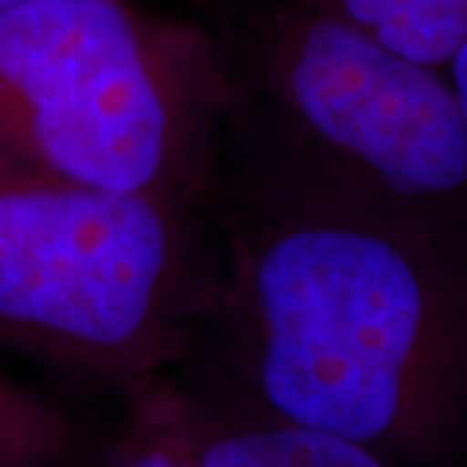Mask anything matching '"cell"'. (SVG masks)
Returning <instances> with one entry per match:
<instances>
[{
	"instance_id": "obj_10",
	"label": "cell",
	"mask_w": 467,
	"mask_h": 467,
	"mask_svg": "<svg viewBox=\"0 0 467 467\" xmlns=\"http://www.w3.org/2000/svg\"><path fill=\"white\" fill-rule=\"evenodd\" d=\"M24 3H32V0H0V14L16 8V5H24Z\"/></svg>"
},
{
	"instance_id": "obj_8",
	"label": "cell",
	"mask_w": 467,
	"mask_h": 467,
	"mask_svg": "<svg viewBox=\"0 0 467 467\" xmlns=\"http://www.w3.org/2000/svg\"><path fill=\"white\" fill-rule=\"evenodd\" d=\"M112 467H201L187 429L184 398L149 387L135 400Z\"/></svg>"
},
{
	"instance_id": "obj_7",
	"label": "cell",
	"mask_w": 467,
	"mask_h": 467,
	"mask_svg": "<svg viewBox=\"0 0 467 467\" xmlns=\"http://www.w3.org/2000/svg\"><path fill=\"white\" fill-rule=\"evenodd\" d=\"M73 444L55 405L0 374V467H66Z\"/></svg>"
},
{
	"instance_id": "obj_6",
	"label": "cell",
	"mask_w": 467,
	"mask_h": 467,
	"mask_svg": "<svg viewBox=\"0 0 467 467\" xmlns=\"http://www.w3.org/2000/svg\"><path fill=\"white\" fill-rule=\"evenodd\" d=\"M423 67H447L467 42V0H312Z\"/></svg>"
},
{
	"instance_id": "obj_2",
	"label": "cell",
	"mask_w": 467,
	"mask_h": 467,
	"mask_svg": "<svg viewBox=\"0 0 467 467\" xmlns=\"http://www.w3.org/2000/svg\"><path fill=\"white\" fill-rule=\"evenodd\" d=\"M221 55L122 0L0 14V169L190 201L211 177Z\"/></svg>"
},
{
	"instance_id": "obj_4",
	"label": "cell",
	"mask_w": 467,
	"mask_h": 467,
	"mask_svg": "<svg viewBox=\"0 0 467 467\" xmlns=\"http://www.w3.org/2000/svg\"><path fill=\"white\" fill-rule=\"evenodd\" d=\"M190 201L0 169V340L88 377L140 382L208 312Z\"/></svg>"
},
{
	"instance_id": "obj_3",
	"label": "cell",
	"mask_w": 467,
	"mask_h": 467,
	"mask_svg": "<svg viewBox=\"0 0 467 467\" xmlns=\"http://www.w3.org/2000/svg\"><path fill=\"white\" fill-rule=\"evenodd\" d=\"M221 122L242 135V184L327 192L467 239V119L450 81L312 0L275 14L244 81L223 76Z\"/></svg>"
},
{
	"instance_id": "obj_9",
	"label": "cell",
	"mask_w": 467,
	"mask_h": 467,
	"mask_svg": "<svg viewBox=\"0 0 467 467\" xmlns=\"http://www.w3.org/2000/svg\"><path fill=\"white\" fill-rule=\"evenodd\" d=\"M447 81H450L451 91H454V97L460 101V107H462V115L467 119V42L460 47V52L451 57V63L447 66Z\"/></svg>"
},
{
	"instance_id": "obj_1",
	"label": "cell",
	"mask_w": 467,
	"mask_h": 467,
	"mask_svg": "<svg viewBox=\"0 0 467 467\" xmlns=\"http://www.w3.org/2000/svg\"><path fill=\"white\" fill-rule=\"evenodd\" d=\"M226 327L260 416L398 465L450 462L467 434V239L315 190L236 182Z\"/></svg>"
},
{
	"instance_id": "obj_5",
	"label": "cell",
	"mask_w": 467,
	"mask_h": 467,
	"mask_svg": "<svg viewBox=\"0 0 467 467\" xmlns=\"http://www.w3.org/2000/svg\"><path fill=\"white\" fill-rule=\"evenodd\" d=\"M184 413L201 467H400L356 441L275 418L213 423L190 400Z\"/></svg>"
}]
</instances>
